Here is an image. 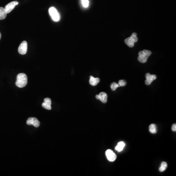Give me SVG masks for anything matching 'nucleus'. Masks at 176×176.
<instances>
[{
    "mask_svg": "<svg viewBox=\"0 0 176 176\" xmlns=\"http://www.w3.org/2000/svg\"><path fill=\"white\" fill-rule=\"evenodd\" d=\"M28 83V77L26 74L24 73L18 74L17 76V80L16 85L19 88L25 87Z\"/></svg>",
    "mask_w": 176,
    "mask_h": 176,
    "instance_id": "1",
    "label": "nucleus"
},
{
    "mask_svg": "<svg viewBox=\"0 0 176 176\" xmlns=\"http://www.w3.org/2000/svg\"><path fill=\"white\" fill-rule=\"evenodd\" d=\"M151 54L152 53L150 50H144L143 51H140L139 53V56L137 58L138 61L142 63H145L147 62V59Z\"/></svg>",
    "mask_w": 176,
    "mask_h": 176,
    "instance_id": "2",
    "label": "nucleus"
},
{
    "mask_svg": "<svg viewBox=\"0 0 176 176\" xmlns=\"http://www.w3.org/2000/svg\"><path fill=\"white\" fill-rule=\"evenodd\" d=\"M137 34L133 33L130 37L126 38L125 40V43L129 47H133L134 46V43L137 42L138 38L137 37Z\"/></svg>",
    "mask_w": 176,
    "mask_h": 176,
    "instance_id": "3",
    "label": "nucleus"
},
{
    "mask_svg": "<svg viewBox=\"0 0 176 176\" xmlns=\"http://www.w3.org/2000/svg\"><path fill=\"white\" fill-rule=\"evenodd\" d=\"M49 12L52 19L54 22H58L59 21L60 19V16L57 9L55 7H50L49 9Z\"/></svg>",
    "mask_w": 176,
    "mask_h": 176,
    "instance_id": "4",
    "label": "nucleus"
},
{
    "mask_svg": "<svg viewBox=\"0 0 176 176\" xmlns=\"http://www.w3.org/2000/svg\"><path fill=\"white\" fill-rule=\"evenodd\" d=\"M27 50H28V43L26 41H24L20 45L18 48V52L21 55H25L27 53Z\"/></svg>",
    "mask_w": 176,
    "mask_h": 176,
    "instance_id": "5",
    "label": "nucleus"
},
{
    "mask_svg": "<svg viewBox=\"0 0 176 176\" xmlns=\"http://www.w3.org/2000/svg\"><path fill=\"white\" fill-rule=\"evenodd\" d=\"M26 124L28 125H32L37 128L40 125V122L35 118H29L26 121Z\"/></svg>",
    "mask_w": 176,
    "mask_h": 176,
    "instance_id": "6",
    "label": "nucleus"
},
{
    "mask_svg": "<svg viewBox=\"0 0 176 176\" xmlns=\"http://www.w3.org/2000/svg\"><path fill=\"white\" fill-rule=\"evenodd\" d=\"M106 156L108 161L111 162L114 161L117 158V155L112 150L110 149H108L106 151Z\"/></svg>",
    "mask_w": 176,
    "mask_h": 176,
    "instance_id": "7",
    "label": "nucleus"
},
{
    "mask_svg": "<svg viewBox=\"0 0 176 176\" xmlns=\"http://www.w3.org/2000/svg\"><path fill=\"white\" fill-rule=\"evenodd\" d=\"M18 4L19 3L17 1H11L10 3L8 4L4 7L5 10H6V12L7 13V14L9 13L12 10H13L16 6L18 5Z\"/></svg>",
    "mask_w": 176,
    "mask_h": 176,
    "instance_id": "8",
    "label": "nucleus"
},
{
    "mask_svg": "<svg viewBox=\"0 0 176 176\" xmlns=\"http://www.w3.org/2000/svg\"><path fill=\"white\" fill-rule=\"evenodd\" d=\"M145 84L146 85H150L153 81L155 80L157 78V76L154 74H151L149 73L146 74Z\"/></svg>",
    "mask_w": 176,
    "mask_h": 176,
    "instance_id": "9",
    "label": "nucleus"
},
{
    "mask_svg": "<svg viewBox=\"0 0 176 176\" xmlns=\"http://www.w3.org/2000/svg\"><path fill=\"white\" fill-rule=\"evenodd\" d=\"M96 99L100 100L103 103H106L107 102L108 96L106 93L101 92L99 94L96 95Z\"/></svg>",
    "mask_w": 176,
    "mask_h": 176,
    "instance_id": "10",
    "label": "nucleus"
},
{
    "mask_svg": "<svg viewBox=\"0 0 176 176\" xmlns=\"http://www.w3.org/2000/svg\"><path fill=\"white\" fill-rule=\"evenodd\" d=\"M44 102L42 103V107L46 109L50 110L51 109V100L50 98H46L44 100Z\"/></svg>",
    "mask_w": 176,
    "mask_h": 176,
    "instance_id": "11",
    "label": "nucleus"
},
{
    "mask_svg": "<svg viewBox=\"0 0 176 176\" xmlns=\"http://www.w3.org/2000/svg\"><path fill=\"white\" fill-rule=\"evenodd\" d=\"M90 78L89 83L92 86H96L100 82V79L99 78H94L93 76H90Z\"/></svg>",
    "mask_w": 176,
    "mask_h": 176,
    "instance_id": "12",
    "label": "nucleus"
},
{
    "mask_svg": "<svg viewBox=\"0 0 176 176\" xmlns=\"http://www.w3.org/2000/svg\"><path fill=\"white\" fill-rule=\"evenodd\" d=\"M7 15V13L6 12L4 8L0 7V20H4L6 18Z\"/></svg>",
    "mask_w": 176,
    "mask_h": 176,
    "instance_id": "13",
    "label": "nucleus"
},
{
    "mask_svg": "<svg viewBox=\"0 0 176 176\" xmlns=\"http://www.w3.org/2000/svg\"><path fill=\"white\" fill-rule=\"evenodd\" d=\"M124 146H125L124 142H119L118 143V145L115 147V149L118 152H121L123 149Z\"/></svg>",
    "mask_w": 176,
    "mask_h": 176,
    "instance_id": "14",
    "label": "nucleus"
},
{
    "mask_svg": "<svg viewBox=\"0 0 176 176\" xmlns=\"http://www.w3.org/2000/svg\"><path fill=\"white\" fill-rule=\"evenodd\" d=\"M167 167V162L163 161L161 164V167H159V170L160 172H164Z\"/></svg>",
    "mask_w": 176,
    "mask_h": 176,
    "instance_id": "15",
    "label": "nucleus"
},
{
    "mask_svg": "<svg viewBox=\"0 0 176 176\" xmlns=\"http://www.w3.org/2000/svg\"><path fill=\"white\" fill-rule=\"evenodd\" d=\"M149 131L152 134H156L157 133V128L155 124H152L149 126Z\"/></svg>",
    "mask_w": 176,
    "mask_h": 176,
    "instance_id": "16",
    "label": "nucleus"
},
{
    "mask_svg": "<svg viewBox=\"0 0 176 176\" xmlns=\"http://www.w3.org/2000/svg\"><path fill=\"white\" fill-rule=\"evenodd\" d=\"M118 87H119V85L115 82H113L111 84V88L112 91H115Z\"/></svg>",
    "mask_w": 176,
    "mask_h": 176,
    "instance_id": "17",
    "label": "nucleus"
},
{
    "mask_svg": "<svg viewBox=\"0 0 176 176\" xmlns=\"http://www.w3.org/2000/svg\"><path fill=\"white\" fill-rule=\"evenodd\" d=\"M82 4L84 7L87 8L89 7V0H82Z\"/></svg>",
    "mask_w": 176,
    "mask_h": 176,
    "instance_id": "18",
    "label": "nucleus"
},
{
    "mask_svg": "<svg viewBox=\"0 0 176 176\" xmlns=\"http://www.w3.org/2000/svg\"><path fill=\"white\" fill-rule=\"evenodd\" d=\"M127 84L126 81L124 80H120L118 81V84L119 85V87H123V86H125Z\"/></svg>",
    "mask_w": 176,
    "mask_h": 176,
    "instance_id": "19",
    "label": "nucleus"
},
{
    "mask_svg": "<svg viewBox=\"0 0 176 176\" xmlns=\"http://www.w3.org/2000/svg\"><path fill=\"white\" fill-rule=\"evenodd\" d=\"M172 130L173 131L175 132L176 131V124H174L172 126Z\"/></svg>",
    "mask_w": 176,
    "mask_h": 176,
    "instance_id": "20",
    "label": "nucleus"
},
{
    "mask_svg": "<svg viewBox=\"0 0 176 176\" xmlns=\"http://www.w3.org/2000/svg\"><path fill=\"white\" fill-rule=\"evenodd\" d=\"M1 34L0 32V40H1Z\"/></svg>",
    "mask_w": 176,
    "mask_h": 176,
    "instance_id": "21",
    "label": "nucleus"
}]
</instances>
